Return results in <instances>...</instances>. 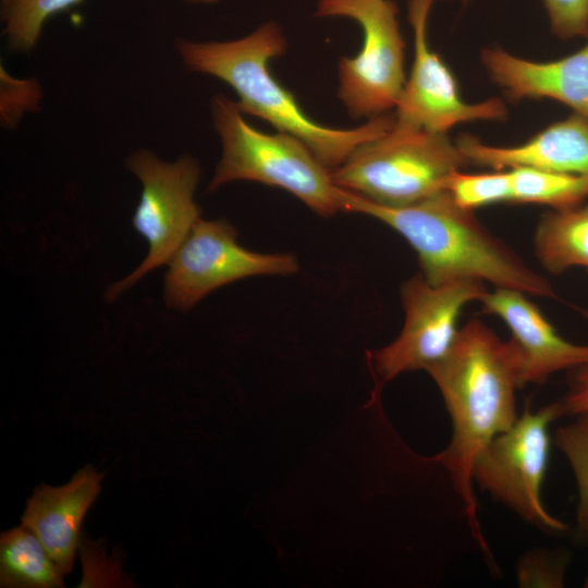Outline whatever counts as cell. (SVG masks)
I'll return each instance as SVG.
<instances>
[{
    "label": "cell",
    "mask_w": 588,
    "mask_h": 588,
    "mask_svg": "<svg viewBox=\"0 0 588 588\" xmlns=\"http://www.w3.org/2000/svg\"><path fill=\"white\" fill-rule=\"evenodd\" d=\"M522 354L478 319L466 322L449 353L426 371L437 384L452 422L446 449L432 460L449 473L470 534L490 554L478 519L473 470L481 452L517 419L515 392L523 387Z\"/></svg>",
    "instance_id": "cell-1"
},
{
    "label": "cell",
    "mask_w": 588,
    "mask_h": 588,
    "mask_svg": "<svg viewBox=\"0 0 588 588\" xmlns=\"http://www.w3.org/2000/svg\"><path fill=\"white\" fill-rule=\"evenodd\" d=\"M175 49L189 71L216 77L229 85L244 114L257 117L278 132L297 137L330 171L394 124L393 112L351 128L327 126L309 117L292 91L270 71V62L287 50V40L275 22H266L250 34L233 40L180 39Z\"/></svg>",
    "instance_id": "cell-2"
},
{
    "label": "cell",
    "mask_w": 588,
    "mask_h": 588,
    "mask_svg": "<svg viewBox=\"0 0 588 588\" xmlns=\"http://www.w3.org/2000/svg\"><path fill=\"white\" fill-rule=\"evenodd\" d=\"M343 191V189H342ZM342 211L369 216L399 233L414 249L430 283L478 280L527 295L555 298L550 282L490 233L448 191L404 207L370 203L346 191Z\"/></svg>",
    "instance_id": "cell-3"
},
{
    "label": "cell",
    "mask_w": 588,
    "mask_h": 588,
    "mask_svg": "<svg viewBox=\"0 0 588 588\" xmlns=\"http://www.w3.org/2000/svg\"><path fill=\"white\" fill-rule=\"evenodd\" d=\"M210 111L221 156L209 192L231 182H256L286 191L318 216L332 217L342 211V189L301 139L255 128L236 101L224 95L211 99Z\"/></svg>",
    "instance_id": "cell-4"
},
{
    "label": "cell",
    "mask_w": 588,
    "mask_h": 588,
    "mask_svg": "<svg viewBox=\"0 0 588 588\" xmlns=\"http://www.w3.org/2000/svg\"><path fill=\"white\" fill-rule=\"evenodd\" d=\"M467 164L448 133L400 126L394 121L331 175L338 187L370 203L404 207L445 191L451 174Z\"/></svg>",
    "instance_id": "cell-5"
},
{
    "label": "cell",
    "mask_w": 588,
    "mask_h": 588,
    "mask_svg": "<svg viewBox=\"0 0 588 588\" xmlns=\"http://www.w3.org/2000/svg\"><path fill=\"white\" fill-rule=\"evenodd\" d=\"M393 0H318L317 17L356 22L363 44L338 63L336 95L352 119L365 121L394 111L403 91L405 41Z\"/></svg>",
    "instance_id": "cell-6"
},
{
    "label": "cell",
    "mask_w": 588,
    "mask_h": 588,
    "mask_svg": "<svg viewBox=\"0 0 588 588\" xmlns=\"http://www.w3.org/2000/svg\"><path fill=\"white\" fill-rule=\"evenodd\" d=\"M478 280H455L439 284L420 273L401 286L404 323L390 344L367 352L373 378L371 403L382 388L403 372L424 369L441 360L451 350L460 328L463 308L480 301L488 291Z\"/></svg>",
    "instance_id": "cell-7"
},
{
    "label": "cell",
    "mask_w": 588,
    "mask_h": 588,
    "mask_svg": "<svg viewBox=\"0 0 588 588\" xmlns=\"http://www.w3.org/2000/svg\"><path fill=\"white\" fill-rule=\"evenodd\" d=\"M126 166L142 184L133 226L149 248L136 269L108 289V298L118 297L148 272L168 265L200 219L194 195L201 170L194 157L184 155L170 162L139 149L127 158Z\"/></svg>",
    "instance_id": "cell-8"
},
{
    "label": "cell",
    "mask_w": 588,
    "mask_h": 588,
    "mask_svg": "<svg viewBox=\"0 0 588 588\" xmlns=\"http://www.w3.org/2000/svg\"><path fill=\"white\" fill-rule=\"evenodd\" d=\"M564 415L560 401L537 412L526 409L488 444L473 470L481 489L527 522L556 532L567 525L544 509L541 488L550 455L549 426Z\"/></svg>",
    "instance_id": "cell-9"
},
{
    "label": "cell",
    "mask_w": 588,
    "mask_h": 588,
    "mask_svg": "<svg viewBox=\"0 0 588 588\" xmlns=\"http://www.w3.org/2000/svg\"><path fill=\"white\" fill-rule=\"evenodd\" d=\"M298 270L293 254L247 249L237 242V232L228 221L200 218L168 262L163 298L169 307L186 311L232 282L291 275Z\"/></svg>",
    "instance_id": "cell-10"
},
{
    "label": "cell",
    "mask_w": 588,
    "mask_h": 588,
    "mask_svg": "<svg viewBox=\"0 0 588 588\" xmlns=\"http://www.w3.org/2000/svg\"><path fill=\"white\" fill-rule=\"evenodd\" d=\"M436 0H408L414 56L408 76L393 111L396 125L448 133L460 123L498 121L507 115L501 98L467 102L448 65L428 40V19Z\"/></svg>",
    "instance_id": "cell-11"
},
{
    "label": "cell",
    "mask_w": 588,
    "mask_h": 588,
    "mask_svg": "<svg viewBox=\"0 0 588 588\" xmlns=\"http://www.w3.org/2000/svg\"><path fill=\"white\" fill-rule=\"evenodd\" d=\"M480 302L486 314L499 317L509 328L522 354L523 387L542 383L555 372L588 363V344H575L560 335L527 294L495 287Z\"/></svg>",
    "instance_id": "cell-12"
},
{
    "label": "cell",
    "mask_w": 588,
    "mask_h": 588,
    "mask_svg": "<svg viewBox=\"0 0 588 588\" xmlns=\"http://www.w3.org/2000/svg\"><path fill=\"white\" fill-rule=\"evenodd\" d=\"M480 61L510 100L548 98L588 120V41L574 53L548 62L523 59L499 47L485 48Z\"/></svg>",
    "instance_id": "cell-13"
},
{
    "label": "cell",
    "mask_w": 588,
    "mask_h": 588,
    "mask_svg": "<svg viewBox=\"0 0 588 588\" xmlns=\"http://www.w3.org/2000/svg\"><path fill=\"white\" fill-rule=\"evenodd\" d=\"M456 145L468 164L492 170L530 167L588 177V120L576 113L519 145L492 146L471 135L458 137Z\"/></svg>",
    "instance_id": "cell-14"
},
{
    "label": "cell",
    "mask_w": 588,
    "mask_h": 588,
    "mask_svg": "<svg viewBox=\"0 0 588 588\" xmlns=\"http://www.w3.org/2000/svg\"><path fill=\"white\" fill-rule=\"evenodd\" d=\"M102 477L86 466L63 486L36 488L26 503L22 525L36 535L63 576L73 567L81 525L101 490Z\"/></svg>",
    "instance_id": "cell-15"
},
{
    "label": "cell",
    "mask_w": 588,
    "mask_h": 588,
    "mask_svg": "<svg viewBox=\"0 0 588 588\" xmlns=\"http://www.w3.org/2000/svg\"><path fill=\"white\" fill-rule=\"evenodd\" d=\"M534 241L537 259L550 273L575 267L588 273V204L546 212Z\"/></svg>",
    "instance_id": "cell-16"
},
{
    "label": "cell",
    "mask_w": 588,
    "mask_h": 588,
    "mask_svg": "<svg viewBox=\"0 0 588 588\" xmlns=\"http://www.w3.org/2000/svg\"><path fill=\"white\" fill-rule=\"evenodd\" d=\"M1 587H63V575L36 535L28 528L7 530L0 538Z\"/></svg>",
    "instance_id": "cell-17"
},
{
    "label": "cell",
    "mask_w": 588,
    "mask_h": 588,
    "mask_svg": "<svg viewBox=\"0 0 588 588\" xmlns=\"http://www.w3.org/2000/svg\"><path fill=\"white\" fill-rule=\"evenodd\" d=\"M513 204H541L562 209L583 204L588 198V177L540 170L530 167L509 169Z\"/></svg>",
    "instance_id": "cell-18"
},
{
    "label": "cell",
    "mask_w": 588,
    "mask_h": 588,
    "mask_svg": "<svg viewBox=\"0 0 588 588\" xmlns=\"http://www.w3.org/2000/svg\"><path fill=\"white\" fill-rule=\"evenodd\" d=\"M84 0H0L3 36L9 48L28 52L38 44L45 23Z\"/></svg>",
    "instance_id": "cell-19"
},
{
    "label": "cell",
    "mask_w": 588,
    "mask_h": 588,
    "mask_svg": "<svg viewBox=\"0 0 588 588\" xmlns=\"http://www.w3.org/2000/svg\"><path fill=\"white\" fill-rule=\"evenodd\" d=\"M445 191L461 208L475 209L499 203H512V177L509 169L487 173H464L461 170L451 174Z\"/></svg>",
    "instance_id": "cell-20"
},
{
    "label": "cell",
    "mask_w": 588,
    "mask_h": 588,
    "mask_svg": "<svg viewBox=\"0 0 588 588\" xmlns=\"http://www.w3.org/2000/svg\"><path fill=\"white\" fill-rule=\"evenodd\" d=\"M560 427L554 442L566 457L578 490L577 528L588 539V415Z\"/></svg>",
    "instance_id": "cell-21"
},
{
    "label": "cell",
    "mask_w": 588,
    "mask_h": 588,
    "mask_svg": "<svg viewBox=\"0 0 588 588\" xmlns=\"http://www.w3.org/2000/svg\"><path fill=\"white\" fill-rule=\"evenodd\" d=\"M42 88L34 78L12 76L0 66V122L7 130L15 128L26 113L41 108Z\"/></svg>",
    "instance_id": "cell-22"
},
{
    "label": "cell",
    "mask_w": 588,
    "mask_h": 588,
    "mask_svg": "<svg viewBox=\"0 0 588 588\" xmlns=\"http://www.w3.org/2000/svg\"><path fill=\"white\" fill-rule=\"evenodd\" d=\"M543 4L555 36L588 37V0H543Z\"/></svg>",
    "instance_id": "cell-23"
},
{
    "label": "cell",
    "mask_w": 588,
    "mask_h": 588,
    "mask_svg": "<svg viewBox=\"0 0 588 588\" xmlns=\"http://www.w3.org/2000/svg\"><path fill=\"white\" fill-rule=\"evenodd\" d=\"M560 402L565 415H588V363L573 369L568 390Z\"/></svg>",
    "instance_id": "cell-24"
},
{
    "label": "cell",
    "mask_w": 588,
    "mask_h": 588,
    "mask_svg": "<svg viewBox=\"0 0 588 588\" xmlns=\"http://www.w3.org/2000/svg\"><path fill=\"white\" fill-rule=\"evenodd\" d=\"M184 1L192 4H213V3L219 2V0H184Z\"/></svg>",
    "instance_id": "cell-25"
},
{
    "label": "cell",
    "mask_w": 588,
    "mask_h": 588,
    "mask_svg": "<svg viewBox=\"0 0 588 588\" xmlns=\"http://www.w3.org/2000/svg\"><path fill=\"white\" fill-rule=\"evenodd\" d=\"M584 587H585V588H588V574H587L586 579H585V581H584Z\"/></svg>",
    "instance_id": "cell-26"
}]
</instances>
